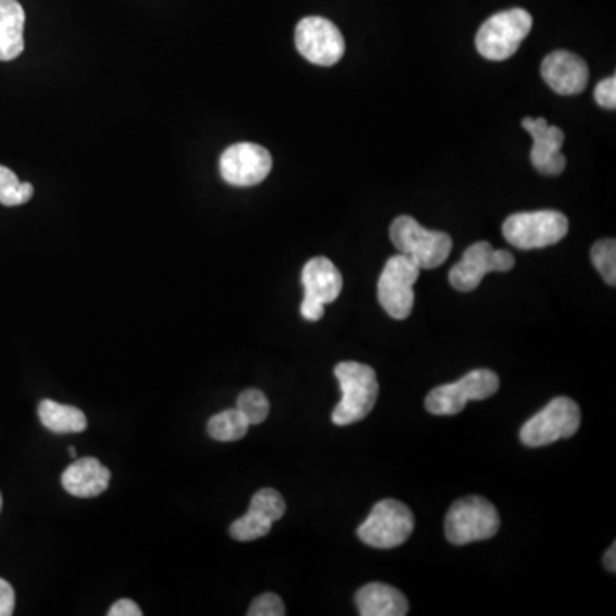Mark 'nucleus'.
<instances>
[{"mask_svg": "<svg viewBox=\"0 0 616 616\" xmlns=\"http://www.w3.org/2000/svg\"><path fill=\"white\" fill-rule=\"evenodd\" d=\"M341 388V401L333 411L338 427L362 421L372 413L379 398V382L372 366L359 362H343L334 369Z\"/></svg>", "mask_w": 616, "mask_h": 616, "instance_id": "f257e3e1", "label": "nucleus"}, {"mask_svg": "<svg viewBox=\"0 0 616 616\" xmlns=\"http://www.w3.org/2000/svg\"><path fill=\"white\" fill-rule=\"evenodd\" d=\"M389 235L399 254L410 257L420 270L442 266L452 251V238L447 233L423 228L411 216L395 218Z\"/></svg>", "mask_w": 616, "mask_h": 616, "instance_id": "f03ea898", "label": "nucleus"}, {"mask_svg": "<svg viewBox=\"0 0 616 616\" xmlns=\"http://www.w3.org/2000/svg\"><path fill=\"white\" fill-rule=\"evenodd\" d=\"M531 28V14L525 9H509L491 16L478 31V52L485 59L495 62L510 59L519 50L520 43L528 38Z\"/></svg>", "mask_w": 616, "mask_h": 616, "instance_id": "7ed1b4c3", "label": "nucleus"}, {"mask_svg": "<svg viewBox=\"0 0 616 616\" xmlns=\"http://www.w3.org/2000/svg\"><path fill=\"white\" fill-rule=\"evenodd\" d=\"M499 529V512L493 503L481 497H466L458 500L447 512L446 538L458 547L493 538Z\"/></svg>", "mask_w": 616, "mask_h": 616, "instance_id": "20e7f679", "label": "nucleus"}, {"mask_svg": "<svg viewBox=\"0 0 616 616\" xmlns=\"http://www.w3.org/2000/svg\"><path fill=\"white\" fill-rule=\"evenodd\" d=\"M503 236L520 251L550 247L564 241L568 233V219L558 211H532L509 216L502 226Z\"/></svg>", "mask_w": 616, "mask_h": 616, "instance_id": "39448f33", "label": "nucleus"}, {"mask_svg": "<svg viewBox=\"0 0 616 616\" xmlns=\"http://www.w3.org/2000/svg\"><path fill=\"white\" fill-rule=\"evenodd\" d=\"M414 516L410 507L394 499L381 500L359 528V538L379 550L401 547L413 535Z\"/></svg>", "mask_w": 616, "mask_h": 616, "instance_id": "423d86ee", "label": "nucleus"}, {"mask_svg": "<svg viewBox=\"0 0 616 616\" xmlns=\"http://www.w3.org/2000/svg\"><path fill=\"white\" fill-rule=\"evenodd\" d=\"M500 379L487 369L472 370L461 381L440 385L424 399V408L436 417H454L461 413L468 401H483L499 391Z\"/></svg>", "mask_w": 616, "mask_h": 616, "instance_id": "0eeeda50", "label": "nucleus"}, {"mask_svg": "<svg viewBox=\"0 0 616 616\" xmlns=\"http://www.w3.org/2000/svg\"><path fill=\"white\" fill-rule=\"evenodd\" d=\"M580 427V410L570 398H555L520 429V442L528 447L550 446L576 436Z\"/></svg>", "mask_w": 616, "mask_h": 616, "instance_id": "6e6552de", "label": "nucleus"}, {"mask_svg": "<svg viewBox=\"0 0 616 616\" xmlns=\"http://www.w3.org/2000/svg\"><path fill=\"white\" fill-rule=\"evenodd\" d=\"M420 277V267L407 255L389 258L377 284V296L382 309L395 321L410 317L414 305V283Z\"/></svg>", "mask_w": 616, "mask_h": 616, "instance_id": "1a4fd4ad", "label": "nucleus"}, {"mask_svg": "<svg viewBox=\"0 0 616 616\" xmlns=\"http://www.w3.org/2000/svg\"><path fill=\"white\" fill-rule=\"evenodd\" d=\"M295 45L300 56L322 67L340 62L346 50L340 28L321 16H309L296 25Z\"/></svg>", "mask_w": 616, "mask_h": 616, "instance_id": "9d476101", "label": "nucleus"}, {"mask_svg": "<svg viewBox=\"0 0 616 616\" xmlns=\"http://www.w3.org/2000/svg\"><path fill=\"white\" fill-rule=\"evenodd\" d=\"M514 266L516 258L509 251H495L488 242H477L450 270L449 281L458 292H475L488 273H507Z\"/></svg>", "mask_w": 616, "mask_h": 616, "instance_id": "9b49d317", "label": "nucleus"}, {"mask_svg": "<svg viewBox=\"0 0 616 616\" xmlns=\"http://www.w3.org/2000/svg\"><path fill=\"white\" fill-rule=\"evenodd\" d=\"M273 168L271 153L254 143L229 146L219 159V172L226 184L252 187L266 180Z\"/></svg>", "mask_w": 616, "mask_h": 616, "instance_id": "f8f14e48", "label": "nucleus"}, {"mask_svg": "<svg viewBox=\"0 0 616 616\" xmlns=\"http://www.w3.org/2000/svg\"><path fill=\"white\" fill-rule=\"evenodd\" d=\"M522 127L526 133L531 134L532 149L531 163L532 167L542 175H560L565 170L567 159L561 155V146H564V130L555 126H548L545 118H529L522 120Z\"/></svg>", "mask_w": 616, "mask_h": 616, "instance_id": "ddd939ff", "label": "nucleus"}, {"mask_svg": "<svg viewBox=\"0 0 616 616\" xmlns=\"http://www.w3.org/2000/svg\"><path fill=\"white\" fill-rule=\"evenodd\" d=\"M541 78L561 97H573L586 89L589 69L576 53L557 50L542 60Z\"/></svg>", "mask_w": 616, "mask_h": 616, "instance_id": "4468645a", "label": "nucleus"}, {"mask_svg": "<svg viewBox=\"0 0 616 616\" xmlns=\"http://www.w3.org/2000/svg\"><path fill=\"white\" fill-rule=\"evenodd\" d=\"M110 483V471L98 459L85 458L72 462L62 472V487L78 499H92L104 493Z\"/></svg>", "mask_w": 616, "mask_h": 616, "instance_id": "2eb2a0df", "label": "nucleus"}, {"mask_svg": "<svg viewBox=\"0 0 616 616\" xmlns=\"http://www.w3.org/2000/svg\"><path fill=\"white\" fill-rule=\"evenodd\" d=\"M302 284L306 299L327 305L341 295L343 276L327 257H315L303 267Z\"/></svg>", "mask_w": 616, "mask_h": 616, "instance_id": "dca6fc26", "label": "nucleus"}, {"mask_svg": "<svg viewBox=\"0 0 616 616\" xmlns=\"http://www.w3.org/2000/svg\"><path fill=\"white\" fill-rule=\"evenodd\" d=\"M354 603L362 616H404L410 608L401 590L382 583L363 586L354 595Z\"/></svg>", "mask_w": 616, "mask_h": 616, "instance_id": "f3484780", "label": "nucleus"}, {"mask_svg": "<svg viewBox=\"0 0 616 616\" xmlns=\"http://www.w3.org/2000/svg\"><path fill=\"white\" fill-rule=\"evenodd\" d=\"M25 9L18 0H0V60L18 59L25 50Z\"/></svg>", "mask_w": 616, "mask_h": 616, "instance_id": "a211bd4d", "label": "nucleus"}, {"mask_svg": "<svg viewBox=\"0 0 616 616\" xmlns=\"http://www.w3.org/2000/svg\"><path fill=\"white\" fill-rule=\"evenodd\" d=\"M38 417L45 429L53 433H81L88 429V420L81 410L50 399L40 402Z\"/></svg>", "mask_w": 616, "mask_h": 616, "instance_id": "6ab92c4d", "label": "nucleus"}, {"mask_svg": "<svg viewBox=\"0 0 616 616\" xmlns=\"http://www.w3.org/2000/svg\"><path fill=\"white\" fill-rule=\"evenodd\" d=\"M248 423L244 414L236 410H226L215 414L207 423V432L218 442H236L247 436Z\"/></svg>", "mask_w": 616, "mask_h": 616, "instance_id": "aec40b11", "label": "nucleus"}, {"mask_svg": "<svg viewBox=\"0 0 616 616\" xmlns=\"http://www.w3.org/2000/svg\"><path fill=\"white\" fill-rule=\"evenodd\" d=\"M33 197V185L19 182L14 172L0 165V204L14 207L27 204Z\"/></svg>", "mask_w": 616, "mask_h": 616, "instance_id": "412c9836", "label": "nucleus"}, {"mask_svg": "<svg viewBox=\"0 0 616 616\" xmlns=\"http://www.w3.org/2000/svg\"><path fill=\"white\" fill-rule=\"evenodd\" d=\"M271 528H273V522L270 519H266L263 514L248 509L244 517L236 519L229 526V535L236 541H254V539L270 535Z\"/></svg>", "mask_w": 616, "mask_h": 616, "instance_id": "4be33fe9", "label": "nucleus"}, {"mask_svg": "<svg viewBox=\"0 0 616 616\" xmlns=\"http://www.w3.org/2000/svg\"><path fill=\"white\" fill-rule=\"evenodd\" d=\"M236 410L244 414L248 423H263L270 414V399L258 389H247L236 399Z\"/></svg>", "mask_w": 616, "mask_h": 616, "instance_id": "5701e85b", "label": "nucleus"}, {"mask_svg": "<svg viewBox=\"0 0 616 616\" xmlns=\"http://www.w3.org/2000/svg\"><path fill=\"white\" fill-rule=\"evenodd\" d=\"M590 261L593 266L599 271L603 280L609 286L616 284V242L613 238H605V241L596 242L590 251Z\"/></svg>", "mask_w": 616, "mask_h": 616, "instance_id": "b1692460", "label": "nucleus"}, {"mask_svg": "<svg viewBox=\"0 0 616 616\" xmlns=\"http://www.w3.org/2000/svg\"><path fill=\"white\" fill-rule=\"evenodd\" d=\"M251 509L263 514L274 525L286 512V503H284L280 491L273 490V488H263L252 497Z\"/></svg>", "mask_w": 616, "mask_h": 616, "instance_id": "393cba45", "label": "nucleus"}, {"mask_svg": "<svg viewBox=\"0 0 616 616\" xmlns=\"http://www.w3.org/2000/svg\"><path fill=\"white\" fill-rule=\"evenodd\" d=\"M286 613L284 609V603L281 602L280 596L273 595V593H266V595L258 596L252 602L251 608H248V616H283Z\"/></svg>", "mask_w": 616, "mask_h": 616, "instance_id": "a878e982", "label": "nucleus"}, {"mask_svg": "<svg viewBox=\"0 0 616 616\" xmlns=\"http://www.w3.org/2000/svg\"><path fill=\"white\" fill-rule=\"evenodd\" d=\"M596 104L599 107L608 108V110H615L616 108V78L603 79L595 89Z\"/></svg>", "mask_w": 616, "mask_h": 616, "instance_id": "bb28decb", "label": "nucleus"}, {"mask_svg": "<svg viewBox=\"0 0 616 616\" xmlns=\"http://www.w3.org/2000/svg\"><path fill=\"white\" fill-rule=\"evenodd\" d=\"M14 589L8 580L0 579V616H9L14 613Z\"/></svg>", "mask_w": 616, "mask_h": 616, "instance_id": "cd10ccee", "label": "nucleus"}, {"mask_svg": "<svg viewBox=\"0 0 616 616\" xmlns=\"http://www.w3.org/2000/svg\"><path fill=\"white\" fill-rule=\"evenodd\" d=\"M300 314L305 321L317 322L324 317V305L315 302L312 299H303L302 306H300Z\"/></svg>", "mask_w": 616, "mask_h": 616, "instance_id": "c85d7f7f", "label": "nucleus"}, {"mask_svg": "<svg viewBox=\"0 0 616 616\" xmlns=\"http://www.w3.org/2000/svg\"><path fill=\"white\" fill-rule=\"evenodd\" d=\"M108 615L140 616L143 615V612H140L139 606H137L136 603L130 602V599H120V602H117L115 603L114 606H111L110 612H108Z\"/></svg>", "mask_w": 616, "mask_h": 616, "instance_id": "c756f323", "label": "nucleus"}, {"mask_svg": "<svg viewBox=\"0 0 616 616\" xmlns=\"http://www.w3.org/2000/svg\"><path fill=\"white\" fill-rule=\"evenodd\" d=\"M605 567H606V570H609V573H615V570H616V545H615V542H613L612 547H609V550L606 551Z\"/></svg>", "mask_w": 616, "mask_h": 616, "instance_id": "7c9ffc66", "label": "nucleus"}, {"mask_svg": "<svg viewBox=\"0 0 616 616\" xmlns=\"http://www.w3.org/2000/svg\"><path fill=\"white\" fill-rule=\"evenodd\" d=\"M69 454L72 456V458H76V456H78V452H76L75 447H70Z\"/></svg>", "mask_w": 616, "mask_h": 616, "instance_id": "2f4dec72", "label": "nucleus"}, {"mask_svg": "<svg viewBox=\"0 0 616 616\" xmlns=\"http://www.w3.org/2000/svg\"><path fill=\"white\" fill-rule=\"evenodd\" d=\"M0 509H2V495H0Z\"/></svg>", "mask_w": 616, "mask_h": 616, "instance_id": "473e14b6", "label": "nucleus"}]
</instances>
